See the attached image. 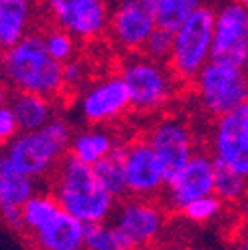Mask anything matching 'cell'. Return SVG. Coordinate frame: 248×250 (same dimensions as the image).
<instances>
[{"mask_svg":"<svg viewBox=\"0 0 248 250\" xmlns=\"http://www.w3.org/2000/svg\"><path fill=\"white\" fill-rule=\"evenodd\" d=\"M2 76L14 91H34L58 98L64 91V64L46 48L44 34L30 32L20 42L4 48Z\"/></svg>","mask_w":248,"mask_h":250,"instance_id":"6da1fadb","label":"cell"},{"mask_svg":"<svg viewBox=\"0 0 248 250\" xmlns=\"http://www.w3.org/2000/svg\"><path fill=\"white\" fill-rule=\"evenodd\" d=\"M149 2L157 26L175 32L195 10L205 4V0H149Z\"/></svg>","mask_w":248,"mask_h":250,"instance_id":"7402d4cb","label":"cell"},{"mask_svg":"<svg viewBox=\"0 0 248 250\" xmlns=\"http://www.w3.org/2000/svg\"><path fill=\"white\" fill-rule=\"evenodd\" d=\"M52 195L62 208L83 225L103 223L113 214L115 197L102 185L94 167L74 159L72 155L58 165Z\"/></svg>","mask_w":248,"mask_h":250,"instance_id":"7a4b0ae2","label":"cell"},{"mask_svg":"<svg viewBox=\"0 0 248 250\" xmlns=\"http://www.w3.org/2000/svg\"><path fill=\"white\" fill-rule=\"evenodd\" d=\"M214 163V195H219L225 203H240L248 197V177L216 159Z\"/></svg>","mask_w":248,"mask_h":250,"instance_id":"cb8c5ba5","label":"cell"},{"mask_svg":"<svg viewBox=\"0 0 248 250\" xmlns=\"http://www.w3.org/2000/svg\"><path fill=\"white\" fill-rule=\"evenodd\" d=\"M179 250H195V248H179Z\"/></svg>","mask_w":248,"mask_h":250,"instance_id":"d6a6232c","label":"cell"},{"mask_svg":"<svg viewBox=\"0 0 248 250\" xmlns=\"http://www.w3.org/2000/svg\"><path fill=\"white\" fill-rule=\"evenodd\" d=\"M214 42V10L203 4L175 30L169 68L179 82H193L199 72L212 60Z\"/></svg>","mask_w":248,"mask_h":250,"instance_id":"277c9868","label":"cell"},{"mask_svg":"<svg viewBox=\"0 0 248 250\" xmlns=\"http://www.w3.org/2000/svg\"><path fill=\"white\" fill-rule=\"evenodd\" d=\"M30 238L36 250H85V225L62 208Z\"/></svg>","mask_w":248,"mask_h":250,"instance_id":"2e32d148","label":"cell"},{"mask_svg":"<svg viewBox=\"0 0 248 250\" xmlns=\"http://www.w3.org/2000/svg\"><path fill=\"white\" fill-rule=\"evenodd\" d=\"M36 0H0V44L10 48L32 32Z\"/></svg>","mask_w":248,"mask_h":250,"instance_id":"e0dca14e","label":"cell"},{"mask_svg":"<svg viewBox=\"0 0 248 250\" xmlns=\"http://www.w3.org/2000/svg\"><path fill=\"white\" fill-rule=\"evenodd\" d=\"M62 210L60 203L56 201L54 195H32L22 207V223H24V232L34 234L38 229H42L50 218H54Z\"/></svg>","mask_w":248,"mask_h":250,"instance_id":"603a6c76","label":"cell"},{"mask_svg":"<svg viewBox=\"0 0 248 250\" xmlns=\"http://www.w3.org/2000/svg\"><path fill=\"white\" fill-rule=\"evenodd\" d=\"M240 2H242V4H244V6L248 8V0H240Z\"/></svg>","mask_w":248,"mask_h":250,"instance_id":"1f68e13d","label":"cell"},{"mask_svg":"<svg viewBox=\"0 0 248 250\" xmlns=\"http://www.w3.org/2000/svg\"><path fill=\"white\" fill-rule=\"evenodd\" d=\"M119 76L125 80L131 107L141 113H153L165 107L177 91L179 78L165 62L145 56H131L123 62Z\"/></svg>","mask_w":248,"mask_h":250,"instance_id":"5b68a950","label":"cell"},{"mask_svg":"<svg viewBox=\"0 0 248 250\" xmlns=\"http://www.w3.org/2000/svg\"><path fill=\"white\" fill-rule=\"evenodd\" d=\"M94 171L102 185L117 199L127 193L125 181V145H117L107 157L94 165Z\"/></svg>","mask_w":248,"mask_h":250,"instance_id":"44dd1931","label":"cell"},{"mask_svg":"<svg viewBox=\"0 0 248 250\" xmlns=\"http://www.w3.org/2000/svg\"><path fill=\"white\" fill-rule=\"evenodd\" d=\"M193 87L201 109L216 119L248 102V72L210 60L193 80Z\"/></svg>","mask_w":248,"mask_h":250,"instance_id":"8992f818","label":"cell"},{"mask_svg":"<svg viewBox=\"0 0 248 250\" xmlns=\"http://www.w3.org/2000/svg\"><path fill=\"white\" fill-rule=\"evenodd\" d=\"M85 250H135L111 223L85 225Z\"/></svg>","mask_w":248,"mask_h":250,"instance_id":"d4e9b609","label":"cell"},{"mask_svg":"<svg viewBox=\"0 0 248 250\" xmlns=\"http://www.w3.org/2000/svg\"><path fill=\"white\" fill-rule=\"evenodd\" d=\"M165 169L167 183L189 163V159L197 153L195 135L187 121L179 117H165L157 121L149 129L145 137Z\"/></svg>","mask_w":248,"mask_h":250,"instance_id":"8fae6325","label":"cell"},{"mask_svg":"<svg viewBox=\"0 0 248 250\" xmlns=\"http://www.w3.org/2000/svg\"><path fill=\"white\" fill-rule=\"evenodd\" d=\"M36 195V179L16 169L6 157L0 161V208H22Z\"/></svg>","mask_w":248,"mask_h":250,"instance_id":"ffe728a7","label":"cell"},{"mask_svg":"<svg viewBox=\"0 0 248 250\" xmlns=\"http://www.w3.org/2000/svg\"><path fill=\"white\" fill-rule=\"evenodd\" d=\"M125 181L131 197L151 199L167 187L165 169L147 139L125 145Z\"/></svg>","mask_w":248,"mask_h":250,"instance_id":"5bb4252c","label":"cell"},{"mask_svg":"<svg viewBox=\"0 0 248 250\" xmlns=\"http://www.w3.org/2000/svg\"><path fill=\"white\" fill-rule=\"evenodd\" d=\"M157 28L149 0H115L111 6L109 38L123 52H139Z\"/></svg>","mask_w":248,"mask_h":250,"instance_id":"30bf717a","label":"cell"},{"mask_svg":"<svg viewBox=\"0 0 248 250\" xmlns=\"http://www.w3.org/2000/svg\"><path fill=\"white\" fill-rule=\"evenodd\" d=\"M210 155L248 177V102L214 119Z\"/></svg>","mask_w":248,"mask_h":250,"instance_id":"9c48e42d","label":"cell"},{"mask_svg":"<svg viewBox=\"0 0 248 250\" xmlns=\"http://www.w3.org/2000/svg\"><path fill=\"white\" fill-rule=\"evenodd\" d=\"M10 107L20 123V131L42 129L56 117L54 98L34 91H14L10 96Z\"/></svg>","mask_w":248,"mask_h":250,"instance_id":"ac0fdd59","label":"cell"},{"mask_svg":"<svg viewBox=\"0 0 248 250\" xmlns=\"http://www.w3.org/2000/svg\"><path fill=\"white\" fill-rule=\"evenodd\" d=\"M89 76L87 64L83 60L72 58L64 62V87L66 89H80Z\"/></svg>","mask_w":248,"mask_h":250,"instance_id":"f1b7e54d","label":"cell"},{"mask_svg":"<svg viewBox=\"0 0 248 250\" xmlns=\"http://www.w3.org/2000/svg\"><path fill=\"white\" fill-rule=\"evenodd\" d=\"M18 133H20V123H18L10 104H2V107H0V137H2L4 143H8Z\"/></svg>","mask_w":248,"mask_h":250,"instance_id":"f546056e","label":"cell"},{"mask_svg":"<svg viewBox=\"0 0 248 250\" xmlns=\"http://www.w3.org/2000/svg\"><path fill=\"white\" fill-rule=\"evenodd\" d=\"M44 42H46V48L48 52L58 60V62H68L74 58L76 54V38L66 32L64 28H60V26H52L48 30H44Z\"/></svg>","mask_w":248,"mask_h":250,"instance_id":"4316f807","label":"cell"},{"mask_svg":"<svg viewBox=\"0 0 248 250\" xmlns=\"http://www.w3.org/2000/svg\"><path fill=\"white\" fill-rule=\"evenodd\" d=\"M42 6L52 24L64 28L76 40L91 42L109 30L107 0H42Z\"/></svg>","mask_w":248,"mask_h":250,"instance_id":"52a82bcc","label":"cell"},{"mask_svg":"<svg viewBox=\"0 0 248 250\" xmlns=\"http://www.w3.org/2000/svg\"><path fill=\"white\" fill-rule=\"evenodd\" d=\"M72 137V125L64 117L56 115L46 127L36 131H20L12 137L6 143L2 157L38 181L58 169L70 149Z\"/></svg>","mask_w":248,"mask_h":250,"instance_id":"3957f363","label":"cell"},{"mask_svg":"<svg viewBox=\"0 0 248 250\" xmlns=\"http://www.w3.org/2000/svg\"><path fill=\"white\" fill-rule=\"evenodd\" d=\"M223 205H225V201L219 195L210 193V195H205L201 199H195L193 203H189L187 207H185L181 212L185 214V218H187L189 223L205 225V223L214 221V218L221 214Z\"/></svg>","mask_w":248,"mask_h":250,"instance_id":"484cf974","label":"cell"},{"mask_svg":"<svg viewBox=\"0 0 248 250\" xmlns=\"http://www.w3.org/2000/svg\"><path fill=\"white\" fill-rule=\"evenodd\" d=\"M212 62L248 68V8L227 0L214 10Z\"/></svg>","mask_w":248,"mask_h":250,"instance_id":"ba28073f","label":"cell"},{"mask_svg":"<svg viewBox=\"0 0 248 250\" xmlns=\"http://www.w3.org/2000/svg\"><path fill=\"white\" fill-rule=\"evenodd\" d=\"M131 107L127 83L121 76H107L89 83L80 96L78 109L91 125H105L119 119Z\"/></svg>","mask_w":248,"mask_h":250,"instance_id":"4fadbf2b","label":"cell"},{"mask_svg":"<svg viewBox=\"0 0 248 250\" xmlns=\"http://www.w3.org/2000/svg\"><path fill=\"white\" fill-rule=\"evenodd\" d=\"M113 225L119 232L127 238V242L135 248H147L157 240L165 227V214L159 205H155L151 199L133 197L125 203H121L113 214Z\"/></svg>","mask_w":248,"mask_h":250,"instance_id":"7c38bea8","label":"cell"},{"mask_svg":"<svg viewBox=\"0 0 248 250\" xmlns=\"http://www.w3.org/2000/svg\"><path fill=\"white\" fill-rule=\"evenodd\" d=\"M117 145L119 143L109 129L102 127V125H91L87 129L74 133L68 155H72L74 159H78L85 165L94 167L98 161L107 157Z\"/></svg>","mask_w":248,"mask_h":250,"instance_id":"d6986e66","label":"cell"},{"mask_svg":"<svg viewBox=\"0 0 248 250\" xmlns=\"http://www.w3.org/2000/svg\"><path fill=\"white\" fill-rule=\"evenodd\" d=\"M214 157L208 153L197 151L165 187L167 203L175 210H183L195 199L214 193Z\"/></svg>","mask_w":248,"mask_h":250,"instance_id":"9a60e30c","label":"cell"},{"mask_svg":"<svg viewBox=\"0 0 248 250\" xmlns=\"http://www.w3.org/2000/svg\"><path fill=\"white\" fill-rule=\"evenodd\" d=\"M236 250H248V230L240 236V240H238V248Z\"/></svg>","mask_w":248,"mask_h":250,"instance_id":"4dcf8cb0","label":"cell"},{"mask_svg":"<svg viewBox=\"0 0 248 250\" xmlns=\"http://www.w3.org/2000/svg\"><path fill=\"white\" fill-rule=\"evenodd\" d=\"M173 40H175V32L167 28L157 26L153 30V34L149 36L143 52L153 58V60H159V62H169L171 52H173Z\"/></svg>","mask_w":248,"mask_h":250,"instance_id":"83f0119b","label":"cell"}]
</instances>
